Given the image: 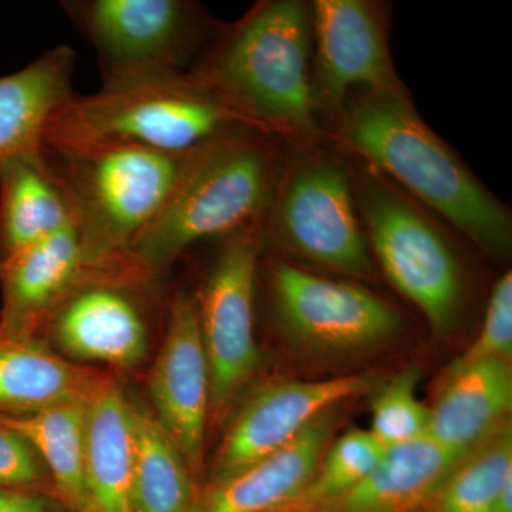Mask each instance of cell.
<instances>
[{"label": "cell", "mask_w": 512, "mask_h": 512, "mask_svg": "<svg viewBox=\"0 0 512 512\" xmlns=\"http://www.w3.org/2000/svg\"><path fill=\"white\" fill-rule=\"evenodd\" d=\"M429 410L430 436L451 450L468 453L510 423L511 362H453Z\"/></svg>", "instance_id": "obj_17"}, {"label": "cell", "mask_w": 512, "mask_h": 512, "mask_svg": "<svg viewBox=\"0 0 512 512\" xmlns=\"http://www.w3.org/2000/svg\"><path fill=\"white\" fill-rule=\"evenodd\" d=\"M311 10L295 0L258 3L192 67L191 76L259 130L318 133L309 77Z\"/></svg>", "instance_id": "obj_2"}, {"label": "cell", "mask_w": 512, "mask_h": 512, "mask_svg": "<svg viewBox=\"0 0 512 512\" xmlns=\"http://www.w3.org/2000/svg\"><path fill=\"white\" fill-rule=\"evenodd\" d=\"M77 224L0 261V336L33 335L86 268Z\"/></svg>", "instance_id": "obj_16"}, {"label": "cell", "mask_w": 512, "mask_h": 512, "mask_svg": "<svg viewBox=\"0 0 512 512\" xmlns=\"http://www.w3.org/2000/svg\"><path fill=\"white\" fill-rule=\"evenodd\" d=\"M43 153L73 202L86 265L127 255L163 208L190 154L62 141H46Z\"/></svg>", "instance_id": "obj_5"}, {"label": "cell", "mask_w": 512, "mask_h": 512, "mask_svg": "<svg viewBox=\"0 0 512 512\" xmlns=\"http://www.w3.org/2000/svg\"><path fill=\"white\" fill-rule=\"evenodd\" d=\"M99 377L66 362L33 335L0 336V414L19 416L84 402Z\"/></svg>", "instance_id": "obj_22"}, {"label": "cell", "mask_w": 512, "mask_h": 512, "mask_svg": "<svg viewBox=\"0 0 512 512\" xmlns=\"http://www.w3.org/2000/svg\"><path fill=\"white\" fill-rule=\"evenodd\" d=\"M77 512H96L93 510L92 505H87V507H84L83 510L77 511Z\"/></svg>", "instance_id": "obj_31"}, {"label": "cell", "mask_w": 512, "mask_h": 512, "mask_svg": "<svg viewBox=\"0 0 512 512\" xmlns=\"http://www.w3.org/2000/svg\"><path fill=\"white\" fill-rule=\"evenodd\" d=\"M66 15L99 59L103 83L190 74L207 22L185 0H64Z\"/></svg>", "instance_id": "obj_7"}, {"label": "cell", "mask_w": 512, "mask_h": 512, "mask_svg": "<svg viewBox=\"0 0 512 512\" xmlns=\"http://www.w3.org/2000/svg\"><path fill=\"white\" fill-rule=\"evenodd\" d=\"M258 131L242 128L188 154L163 208L128 249L131 265L158 278L198 242L259 227L279 180Z\"/></svg>", "instance_id": "obj_3"}, {"label": "cell", "mask_w": 512, "mask_h": 512, "mask_svg": "<svg viewBox=\"0 0 512 512\" xmlns=\"http://www.w3.org/2000/svg\"><path fill=\"white\" fill-rule=\"evenodd\" d=\"M134 456L131 512H192L190 467L154 414L133 404Z\"/></svg>", "instance_id": "obj_24"}, {"label": "cell", "mask_w": 512, "mask_h": 512, "mask_svg": "<svg viewBox=\"0 0 512 512\" xmlns=\"http://www.w3.org/2000/svg\"><path fill=\"white\" fill-rule=\"evenodd\" d=\"M134 456L133 404L116 382L99 377L84 429V481L94 511L131 512Z\"/></svg>", "instance_id": "obj_19"}, {"label": "cell", "mask_w": 512, "mask_h": 512, "mask_svg": "<svg viewBox=\"0 0 512 512\" xmlns=\"http://www.w3.org/2000/svg\"><path fill=\"white\" fill-rule=\"evenodd\" d=\"M338 421L336 407L323 413L281 450L214 481L192 512L285 511L311 483Z\"/></svg>", "instance_id": "obj_15"}, {"label": "cell", "mask_w": 512, "mask_h": 512, "mask_svg": "<svg viewBox=\"0 0 512 512\" xmlns=\"http://www.w3.org/2000/svg\"><path fill=\"white\" fill-rule=\"evenodd\" d=\"M242 128L258 127L191 74H157L103 83L90 96L74 94L50 121L43 143H114L188 154Z\"/></svg>", "instance_id": "obj_4"}, {"label": "cell", "mask_w": 512, "mask_h": 512, "mask_svg": "<svg viewBox=\"0 0 512 512\" xmlns=\"http://www.w3.org/2000/svg\"><path fill=\"white\" fill-rule=\"evenodd\" d=\"M419 367L402 372L372 390V431L384 447L397 446L429 434L430 410L419 396Z\"/></svg>", "instance_id": "obj_27"}, {"label": "cell", "mask_w": 512, "mask_h": 512, "mask_svg": "<svg viewBox=\"0 0 512 512\" xmlns=\"http://www.w3.org/2000/svg\"><path fill=\"white\" fill-rule=\"evenodd\" d=\"M0 512H53V508L42 495L0 488Z\"/></svg>", "instance_id": "obj_30"}, {"label": "cell", "mask_w": 512, "mask_h": 512, "mask_svg": "<svg viewBox=\"0 0 512 512\" xmlns=\"http://www.w3.org/2000/svg\"><path fill=\"white\" fill-rule=\"evenodd\" d=\"M319 90L339 106L353 87H403L394 70L382 10L365 0H318L311 9Z\"/></svg>", "instance_id": "obj_14"}, {"label": "cell", "mask_w": 512, "mask_h": 512, "mask_svg": "<svg viewBox=\"0 0 512 512\" xmlns=\"http://www.w3.org/2000/svg\"><path fill=\"white\" fill-rule=\"evenodd\" d=\"M375 377L348 375L325 380H278L258 387L235 414L214 463V481L224 480L295 440L313 420L336 406L372 392Z\"/></svg>", "instance_id": "obj_12"}, {"label": "cell", "mask_w": 512, "mask_h": 512, "mask_svg": "<svg viewBox=\"0 0 512 512\" xmlns=\"http://www.w3.org/2000/svg\"><path fill=\"white\" fill-rule=\"evenodd\" d=\"M512 357V275L507 272L498 279L491 292L483 326L476 340L456 363L480 360H507Z\"/></svg>", "instance_id": "obj_28"}, {"label": "cell", "mask_w": 512, "mask_h": 512, "mask_svg": "<svg viewBox=\"0 0 512 512\" xmlns=\"http://www.w3.org/2000/svg\"><path fill=\"white\" fill-rule=\"evenodd\" d=\"M148 386L151 413L195 473L204 456L211 376L197 306L190 293H178L170 303L163 346Z\"/></svg>", "instance_id": "obj_13"}, {"label": "cell", "mask_w": 512, "mask_h": 512, "mask_svg": "<svg viewBox=\"0 0 512 512\" xmlns=\"http://www.w3.org/2000/svg\"><path fill=\"white\" fill-rule=\"evenodd\" d=\"M153 278L127 258L87 265L46 315L57 345L86 362L138 365L147 353L148 329L134 292Z\"/></svg>", "instance_id": "obj_10"}, {"label": "cell", "mask_w": 512, "mask_h": 512, "mask_svg": "<svg viewBox=\"0 0 512 512\" xmlns=\"http://www.w3.org/2000/svg\"><path fill=\"white\" fill-rule=\"evenodd\" d=\"M384 448L370 430H350L330 441L311 483L282 512H319L332 504L365 480Z\"/></svg>", "instance_id": "obj_26"}, {"label": "cell", "mask_w": 512, "mask_h": 512, "mask_svg": "<svg viewBox=\"0 0 512 512\" xmlns=\"http://www.w3.org/2000/svg\"><path fill=\"white\" fill-rule=\"evenodd\" d=\"M466 454L430 434L386 447L365 480L319 512H413L427 507Z\"/></svg>", "instance_id": "obj_18"}, {"label": "cell", "mask_w": 512, "mask_h": 512, "mask_svg": "<svg viewBox=\"0 0 512 512\" xmlns=\"http://www.w3.org/2000/svg\"><path fill=\"white\" fill-rule=\"evenodd\" d=\"M73 224V202L43 148L0 161V261Z\"/></svg>", "instance_id": "obj_21"}, {"label": "cell", "mask_w": 512, "mask_h": 512, "mask_svg": "<svg viewBox=\"0 0 512 512\" xmlns=\"http://www.w3.org/2000/svg\"><path fill=\"white\" fill-rule=\"evenodd\" d=\"M360 200L384 275L420 309L436 335H446L464 299L463 272L447 238L414 202L382 181L367 180Z\"/></svg>", "instance_id": "obj_6"}, {"label": "cell", "mask_w": 512, "mask_h": 512, "mask_svg": "<svg viewBox=\"0 0 512 512\" xmlns=\"http://www.w3.org/2000/svg\"><path fill=\"white\" fill-rule=\"evenodd\" d=\"M512 481V430L505 424L468 451L430 501V512H493Z\"/></svg>", "instance_id": "obj_25"}, {"label": "cell", "mask_w": 512, "mask_h": 512, "mask_svg": "<svg viewBox=\"0 0 512 512\" xmlns=\"http://www.w3.org/2000/svg\"><path fill=\"white\" fill-rule=\"evenodd\" d=\"M360 157L439 212L491 255L511 248L510 212L419 116L404 87L366 92L340 123Z\"/></svg>", "instance_id": "obj_1"}, {"label": "cell", "mask_w": 512, "mask_h": 512, "mask_svg": "<svg viewBox=\"0 0 512 512\" xmlns=\"http://www.w3.org/2000/svg\"><path fill=\"white\" fill-rule=\"evenodd\" d=\"M269 212L276 237L309 261L353 278L375 274L348 170L336 158L295 161L278 181Z\"/></svg>", "instance_id": "obj_8"}, {"label": "cell", "mask_w": 512, "mask_h": 512, "mask_svg": "<svg viewBox=\"0 0 512 512\" xmlns=\"http://www.w3.org/2000/svg\"><path fill=\"white\" fill-rule=\"evenodd\" d=\"M259 228L225 238L224 247L194 296L211 376V407L225 409L258 369L254 299Z\"/></svg>", "instance_id": "obj_9"}, {"label": "cell", "mask_w": 512, "mask_h": 512, "mask_svg": "<svg viewBox=\"0 0 512 512\" xmlns=\"http://www.w3.org/2000/svg\"><path fill=\"white\" fill-rule=\"evenodd\" d=\"M0 424L18 431L32 444L64 503L76 511L89 505L84 481L86 400L19 416L0 414Z\"/></svg>", "instance_id": "obj_23"}, {"label": "cell", "mask_w": 512, "mask_h": 512, "mask_svg": "<svg viewBox=\"0 0 512 512\" xmlns=\"http://www.w3.org/2000/svg\"><path fill=\"white\" fill-rule=\"evenodd\" d=\"M45 464L18 431L0 424V488L23 490L45 478Z\"/></svg>", "instance_id": "obj_29"}, {"label": "cell", "mask_w": 512, "mask_h": 512, "mask_svg": "<svg viewBox=\"0 0 512 512\" xmlns=\"http://www.w3.org/2000/svg\"><path fill=\"white\" fill-rule=\"evenodd\" d=\"M271 291L279 325L303 348L359 352L390 342L402 329L399 313L369 289L286 262L272 268Z\"/></svg>", "instance_id": "obj_11"}, {"label": "cell", "mask_w": 512, "mask_h": 512, "mask_svg": "<svg viewBox=\"0 0 512 512\" xmlns=\"http://www.w3.org/2000/svg\"><path fill=\"white\" fill-rule=\"evenodd\" d=\"M74 64L76 52L62 45L0 77V161L42 150L50 121L76 94Z\"/></svg>", "instance_id": "obj_20"}]
</instances>
